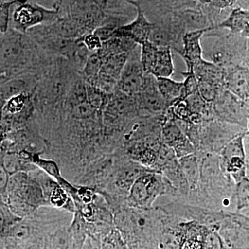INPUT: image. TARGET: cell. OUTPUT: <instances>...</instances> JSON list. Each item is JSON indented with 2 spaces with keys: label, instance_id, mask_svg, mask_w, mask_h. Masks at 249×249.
<instances>
[{
  "label": "cell",
  "instance_id": "ac0fdd59",
  "mask_svg": "<svg viewBox=\"0 0 249 249\" xmlns=\"http://www.w3.org/2000/svg\"><path fill=\"white\" fill-rule=\"evenodd\" d=\"M138 45L132 40L123 37H113L110 40L103 42L101 49H98V53L103 59L110 55H117L124 53H131Z\"/></svg>",
  "mask_w": 249,
  "mask_h": 249
},
{
  "label": "cell",
  "instance_id": "5bb4252c",
  "mask_svg": "<svg viewBox=\"0 0 249 249\" xmlns=\"http://www.w3.org/2000/svg\"><path fill=\"white\" fill-rule=\"evenodd\" d=\"M229 91L236 97L245 100L249 98V71L245 69H237L227 78Z\"/></svg>",
  "mask_w": 249,
  "mask_h": 249
},
{
  "label": "cell",
  "instance_id": "4dcf8cb0",
  "mask_svg": "<svg viewBox=\"0 0 249 249\" xmlns=\"http://www.w3.org/2000/svg\"><path fill=\"white\" fill-rule=\"evenodd\" d=\"M83 249H91V245H90L89 240H88V239H87L86 242H85Z\"/></svg>",
  "mask_w": 249,
  "mask_h": 249
},
{
  "label": "cell",
  "instance_id": "1f68e13d",
  "mask_svg": "<svg viewBox=\"0 0 249 249\" xmlns=\"http://www.w3.org/2000/svg\"><path fill=\"white\" fill-rule=\"evenodd\" d=\"M247 129H248V132L249 134V114L248 116H247Z\"/></svg>",
  "mask_w": 249,
  "mask_h": 249
},
{
  "label": "cell",
  "instance_id": "ba28073f",
  "mask_svg": "<svg viewBox=\"0 0 249 249\" xmlns=\"http://www.w3.org/2000/svg\"><path fill=\"white\" fill-rule=\"evenodd\" d=\"M130 53L117 54L105 58L97 78L91 85L109 94L114 92Z\"/></svg>",
  "mask_w": 249,
  "mask_h": 249
},
{
  "label": "cell",
  "instance_id": "484cf974",
  "mask_svg": "<svg viewBox=\"0 0 249 249\" xmlns=\"http://www.w3.org/2000/svg\"><path fill=\"white\" fill-rule=\"evenodd\" d=\"M10 175L0 163V199L6 202L7 200V189L9 186Z\"/></svg>",
  "mask_w": 249,
  "mask_h": 249
},
{
  "label": "cell",
  "instance_id": "7402d4cb",
  "mask_svg": "<svg viewBox=\"0 0 249 249\" xmlns=\"http://www.w3.org/2000/svg\"><path fill=\"white\" fill-rule=\"evenodd\" d=\"M10 209L9 205L5 201H0V235L6 229L21 220Z\"/></svg>",
  "mask_w": 249,
  "mask_h": 249
},
{
  "label": "cell",
  "instance_id": "8fae6325",
  "mask_svg": "<svg viewBox=\"0 0 249 249\" xmlns=\"http://www.w3.org/2000/svg\"><path fill=\"white\" fill-rule=\"evenodd\" d=\"M212 30L206 28L185 33L182 36V52L181 55L186 64L187 70L193 67L196 62L203 59V49L201 40L205 33Z\"/></svg>",
  "mask_w": 249,
  "mask_h": 249
},
{
  "label": "cell",
  "instance_id": "83f0119b",
  "mask_svg": "<svg viewBox=\"0 0 249 249\" xmlns=\"http://www.w3.org/2000/svg\"><path fill=\"white\" fill-rule=\"evenodd\" d=\"M117 28L111 25L103 26L97 28L93 33L99 37L101 42H104L112 38L113 34Z\"/></svg>",
  "mask_w": 249,
  "mask_h": 249
},
{
  "label": "cell",
  "instance_id": "e0dca14e",
  "mask_svg": "<svg viewBox=\"0 0 249 249\" xmlns=\"http://www.w3.org/2000/svg\"><path fill=\"white\" fill-rule=\"evenodd\" d=\"M249 22V10L235 8L222 22L214 25L213 29H227L232 34H241Z\"/></svg>",
  "mask_w": 249,
  "mask_h": 249
},
{
  "label": "cell",
  "instance_id": "4316f807",
  "mask_svg": "<svg viewBox=\"0 0 249 249\" xmlns=\"http://www.w3.org/2000/svg\"><path fill=\"white\" fill-rule=\"evenodd\" d=\"M82 42L88 48L90 52H94L101 49L103 42L100 40L97 36L95 35L93 33L88 34L82 38Z\"/></svg>",
  "mask_w": 249,
  "mask_h": 249
},
{
  "label": "cell",
  "instance_id": "4fadbf2b",
  "mask_svg": "<svg viewBox=\"0 0 249 249\" xmlns=\"http://www.w3.org/2000/svg\"><path fill=\"white\" fill-rule=\"evenodd\" d=\"M197 81L211 84L220 85L222 80V71L217 65L204 60H199L193 65L192 68Z\"/></svg>",
  "mask_w": 249,
  "mask_h": 249
},
{
  "label": "cell",
  "instance_id": "603a6c76",
  "mask_svg": "<svg viewBox=\"0 0 249 249\" xmlns=\"http://www.w3.org/2000/svg\"><path fill=\"white\" fill-rule=\"evenodd\" d=\"M182 73L186 76V79L183 82L181 97L177 103L185 101L192 95L199 91V85H198V81L194 72H193V69H190V70H187L186 72Z\"/></svg>",
  "mask_w": 249,
  "mask_h": 249
},
{
  "label": "cell",
  "instance_id": "ffe728a7",
  "mask_svg": "<svg viewBox=\"0 0 249 249\" xmlns=\"http://www.w3.org/2000/svg\"><path fill=\"white\" fill-rule=\"evenodd\" d=\"M49 249H71L72 240L69 227L64 225L54 231L49 237Z\"/></svg>",
  "mask_w": 249,
  "mask_h": 249
},
{
  "label": "cell",
  "instance_id": "f1b7e54d",
  "mask_svg": "<svg viewBox=\"0 0 249 249\" xmlns=\"http://www.w3.org/2000/svg\"><path fill=\"white\" fill-rule=\"evenodd\" d=\"M201 4L207 5L215 9H225L235 4V1H200Z\"/></svg>",
  "mask_w": 249,
  "mask_h": 249
},
{
  "label": "cell",
  "instance_id": "8992f818",
  "mask_svg": "<svg viewBox=\"0 0 249 249\" xmlns=\"http://www.w3.org/2000/svg\"><path fill=\"white\" fill-rule=\"evenodd\" d=\"M245 134L235 136L226 144L222 151L225 169L236 184L247 178V160L244 138Z\"/></svg>",
  "mask_w": 249,
  "mask_h": 249
},
{
  "label": "cell",
  "instance_id": "d4e9b609",
  "mask_svg": "<svg viewBox=\"0 0 249 249\" xmlns=\"http://www.w3.org/2000/svg\"><path fill=\"white\" fill-rule=\"evenodd\" d=\"M16 1H0V34H6L9 30L11 8Z\"/></svg>",
  "mask_w": 249,
  "mask_h": 249
},
{
  "label": "cell",
  "instance_id": "5b68a950",
  "mask_svg": "<svg viewBox=\"0 0 249 249\" xmlns=\"http://www.w3.org/2000/svg\"><path fill=\"white\" fill-rule=\"evenodd\" d=\"M164 190L159 175H141L131 186L127 202L133 209H150L155 199L164 193Z\"/></svg>",
  "mask_w": 249,
  "mask_h": 249
},
{
  "label": "cell",
  "instance_id": "277c9868",
  "mask_svg": "<svg viewBox=\"0 0 249 249\" xmlns=\"http://www.w3.org/2000/svg\"><path fill=\"white\" fill-rule=\"evenodd\" d=\"M140 60L145 74L155 78H170L175 72L170 47H160L147 41L141 46Z\"/></svg>",
  "mask_w": 249,
  "mask_h": 249
},
{
  "label": "cell",
  "instance_id": "6da1fadb",
  "mask_svg": "<svg viewBox=\"0 0 249 249\" xmlns=\"http://www.w3.org/2000/svg\"><path fill=\"white\" fill-rule=\"evenodd\" d=\"M80 75L66 59L54 58L39 77L33 93L36 117H48L58 113L72 85Z\"/></svg>",
  "mask_w": 249,
  "mask_h": 249
},
{
  "label": "cell",
  "instance_id": "cb8c5ba5",
  "mask_svg": "<svg viewBox=\"0 0 249 249\" xmlns=\"http://www.w3.org/2000/svg\"><path fill=\"white\" fill-rule=\"evenodd\" d=\"M236 197L238 211L249 209V178L247 177L237 183Z\"/></svg>",
  "mask_w": 249,
  "mask_h": 249
},
{
  "label": "cell",
  "instance_id": "f546056e",
  "mask_svg": "<svg viewBox=\"0 0 249 249\" xmlns=\"http://www.w3.org/2000/svg\"><path fill=\"white\" fill-rule=\"evenodd\" d=\"M240 34L242 36H243V37L249 39V22L247 24V25L246 26L245 29H243V31H242Z\"/></svg>",
  "mask_w": 249,
  "mask_h": 249
},
{
  "label": "cell",
  "instance_id": "7c38bea8",
  "mask_svg": "<svg viewBox=\"0 0 249 249\" xmlns=\"http://www.w3.org/2000/svg\"><path fill=\"white\" fill-rule=\"evenodd\" d=\"M162 134L165 144L173 149L178 157H186L194 152V145L177 124H166Z\"/></svg>",
  "mask_w": 249,
  "mask_h": 249
},
{
  "label": "cell",
  "instance_id": "52a82bcc",
  "mask_svg": "<svg viewBox=\"0 0 249 249\" xmlns=\"http://www.w3.org/2000/svg\"><path fill=\"white\" fill-rule=\"evenodd\" d=\"M145 76L137 47L129 55L116 89L127 96L136 97L142 91Z\"/></svg>",
  "mask_w": 249,
  "mask_h": 249
},
{
  "label": "cell",
  "instance_id": "d6a6232c",
  "mask_svg": "<svg viewBox=\"0 0 249 249\" xmlns=\"http://www.w3.org/2000/svg\"><path fill=\"white\" fill-rule=\"evenodd\" d=\"M1 241H2V237H1V235H0V242H1Z\"/></svg>",
  "mask_w": 249,
  "mask_h": 249
},
{
  "label": "cell",
  "instance_id": "9a60e30c",
  "mask_svg": "<svg viewBox=\"0 0 249 249\" xmlns=\"http://www.w3.org/2000/svg\"><path fill=\"white\" fill-rule=\"evenodd\" d=\"M69 231L72 240L71 249H83L88 237V223L79 211H75Z\"/></svg>",
  "mask_w": 249,
  "mask_h": 249
},
{
  "label": "cell",
  "instance_id": "44dd1931",
  "mask_svg": "<svg viewBox=\"0 0 249 249\" xmlns=\"http://www.w3.org/2000/svg\"><path fill=\"white\" fill-rule=\"evenodd\" d=\"M86 89L87 98L91 107L95 110L103 112L109 100V93L87 83Z\"/></svg>",
  "mask_w": 249,
  "mask_h": 249
},
{
  "label": "cell",
  "instance_id": "2e32d148",
  "mask_svg": "<svg viewBox=\"0 0 249 249\" xmlns=\"http://www.w3.org/2000/svg\"><path fill=\"white\" fill-rule=\"evenodd\" d=\"M157 88L166 103L167 109L178 102L181 97L183 82H178L170 78H156Z\"/></svg>",
  "mask_w": 249,
  "mask_h": 249
},
{
  "label": "cell",
  "instance_id": "d6986e66",
  "mask_svg": "<svg viewBox=\"0 0 249 249\" xmlns=\"http://www.w3.org/2000/svg\"><path fill=\"white\" fill-rule=\"evenodd\" d=\"M103 60L104 59L100 55L98 51L90 54L88 61L80 73L85 83L89 85L93 84L102 67Z\"/></svg>",
  "mask_w": 249,
  "mask_h": 249
},
{
  "label": "cell",
  "instance_id": "7a4b0ae2",
  "mask_svg": "<svg viewBox=\"0 0 249 249\" xmlns=\"http://www.w3.org/2000/svg\"><path fill=\"white\" fill-rule=\"evenodd\" d=\"M106 4L107 1L64 0L54 1L53 8L58 11L59 17L73 18L91 34L104 25L107 18Z\"/></svg>",
  "mask_w": 249,
  "mask_h": 249
},
{
  "label": "cell",
  "instance_id": "9c48e42d",
  "mask_svg": "<svg viewBox=\"0 0 249 249\" xmlns=\"http://www.w3.org/2000/svg\"><path fill=\"white\" fill-rule=\"evenodd\" d=\"M137 11L133 20L118 27L113 34V37H123L132 40L137 45L142 46L149 40L152 23L147 19L141 5L137 1H127Z\"/></svg>",
  "mask_w": 249,
  "mask_h": 249
},
{
  "label": "cell",
  "instance_id": "30bf717a",
  "mask_svg": "<svg viewBox=\"0 0 249 249\" xmlns=\"http://www.w3.org/2000/svg\"><path fill=\"white\" fill-rule=\"evenodd\" d=\"M135 98L139 112L154 114L167 109L166 103L157 88V79L152 75L146 74L142 91Z\"/></svg>",
  "mask_w": 249,
  "mask_h": 249
},
{
  "label": "cell",
  "instance_id": "3957f363",
  "mask_svg": "<svg viewBox=\"0 0 249 249\" xmlns=\"http://www.w3.org/2000/svg\"><path fill=\"white\" fill-rule=\"evenodd\" d=\"M10 29L27 34L32 28L51 24L59 18L58 11L48 9L36 1H16L11 8Z\"/></svg>",
  "mask_w": 249,
  "mask_h": 249
}]
</instances>
